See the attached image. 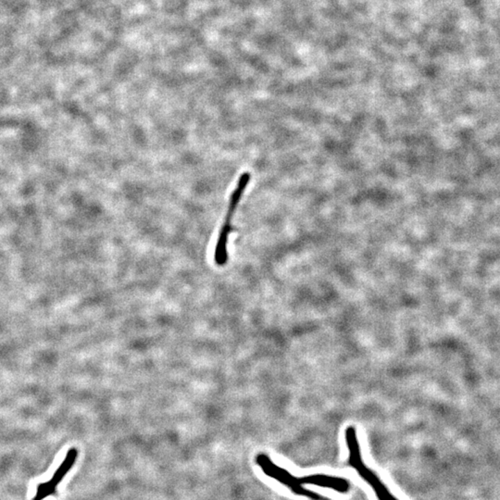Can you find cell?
I'll use <instances>...</instances> for the list:
<instances>
[{"mask_svg": "<svg viewBox=\"0 0 500 500\" xmlns=\"http://www.w3.org/2000/svg\"><path fill=\"white\" fill-rule=\"evenodd\" d=\"M344 441L347 450H349V458L347 463L354 469L361 479L365 481L378 500H399L393 494L389 491L388 486L383 483L378 474L372 469H369L364 462L362 455H361L360 441H358L357 430L355 427L349 426L344 431Z\"/></svg>", "mask_w": 500, "mask_h": 500, "instance_id": "obj_1", "label": "cell"}, {"mask_svg": "<svg viewBox=\"0 0 500 500\" xmlns=\"http://www.w3.org/2000/svg\"><path fill=\"white\" fill-rule=\"evenodd\" d=\"M256 463L260 467L264 474L286 486L292 493L297 494V496L307 497L310 500H328L321 494L316 493V492L305 488L304 485H302L300 477L294 476L288 469L278 466L271 460L268 455L263 454V453L257 455Z\"/></svg>", "mask_w": 500, "mask_h": 500, "instance_id": "obj_2", "label": "cell"}, {"mask_svg": "<svg viewBox=\"0 0 500 500\" xmlns=\"http://www.w3.org/2000/svg\"><path fill=\"white\" fill-rule=\"evenodd\" d=\"M250 178L251 176H250L249 172H244V174H242L239 178L238 185H236L235 190L231 194L226 216H225L224 225H222V229L219 231L218 241H217L216 244L215 254H214V260H215L217 265L224 266L227 262L228 236H229L231 231H232L231 221H232L236 207L240 202L242 194H243L247 185H249Z\"/></svg>", "mask_w": 500, "mask_h": 500, "instance_id": "obj_3", "label": "cell"}, {"mask_svg": "<svg viewBox=\"0 0 500 500\" xmlns=\"http://www.w3.org/2000/svg\"><path fill=\"white\" fill-rule=\"evenodd\" d=\"M78 457V451L76 449H71L67 452L65 458L61 462L60 467L54 472V475L47 483H42L38 485L36 493L33 500H44L47 497L51 496L56 492L57 486L60 485L63 478L68 474Z\"/></svg>", "mask_w": 500, "mask_h": 500, "instance_id": "obj_4", "label": "cell"}, {"mask_svg": "<svg viewBox=\"0 0 500 500\" xmlns=\"http://www.w3.org/2000/svg\"><path fill=\"white\" fill-rule=\"evenodd\" d=\"M303 485L319 486V488H329L338 493L346 494L349 491V481L344 478L333 476L324 474H315L300 477Z\"/></svg>", "mask_w": 500, "mask_h": 500, "instance_id": "obj_5", "label": "cell"}]
</instances>
